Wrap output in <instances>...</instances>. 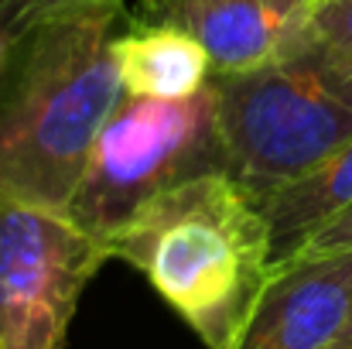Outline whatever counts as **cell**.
<instances>
[{"label": "cell", "instance_id": "cell-1", "mask_svg": "<svg viewBox=\"0 0 352 349\" xmlns=\"http://www.w3.org/2000/svg\"><path fill=\"white\" fill-rule=\"evenodd\" d=\"M120 24L123 0H96L41 21L14 45L0 93V206L69 209L123 96Z\"/></svg>", "mask_w": 352, "mask_h": 349}, {"label": "cell", "instance_id": "cell-2", "mask_svg": "<svg viewBox=\"0 0 352 349\" xmlns=\"http://www.w3.org/2000/svg\"><path fill=\"white\" fill-rule=\"evenodd\" d=\"M107 250L140 271L206 349L230 343L274 267L260 199L230 171H206L154 195Z\"/></svg>", "mask_w": 352, "mask_h": 349}, {"label": "cell", "instance_id": "cell-3", "mask_svg": "<svg viewBox=\"0 0 352 349\" xmlns=\"http://www.w3.org/2000/svg\"><path fill=\"white\" fill-rule=\"evenodd\" d=\"M212 89L226 171L256 199L352 140V55L311 38L260 69L212 76Z\"/></svg>", "mask_w": 352, "mask_h": 349}, {"label": "cell", "instance_id": "cell-4", "mask_svg": "<svg viewBox=\"0 0 352 349\" xmlns=\"http://www.w3.org/2000/svg\"><path fill=\"white\" fill-rule=\"evenodd\" d=\"M206 171H226L212 79L188 100L123 93L96 137L65 216L107 243L154 195Z\"/></svg>", "mask_w": 352, "mask_h": 349}, {"label": "cell", "instance_id": "cell-5", "mask_svg": "<svg viewBox=\"0 0 352 349\" xmlns=\"http://www.w3.org/2000/svg\"><path fill=\"white\" fill-rule=\"evenodd\" d=\"M110 260L65 213L0 206V349H65L82 291Z\"/></svg>", "mask_w": 352, "mask_h": 349}, {"label": "cell", "instance_id": "cell-6", "mask_svg": "<svg viewBox=\"0 0 352 349\" xmlns=\"http://www.w3.org/2000/svg\"><path fill=\"white\" fill-rule=\"evenodd\" d=\"M352 308V250L277 260L223 349H329Z\"/></svg>", "mask_w": 352, "mask_h": 349}, {"label": "cell", "instance_id": "cell-7", "mask_svg": "<svg viewBox=\"0 0 352 349\" xmlns=\"http://www.w3.org/2000/svg\"><path fill=\"white\" fill-rule=\"evenodd\" d=\"M318 0H140L133 21L192 34L212 76L260 69L305 41Z\"/></svg>", "mask_w": 352, "mask_h": 349}, {"label": "cell", "instance_id": "cell-8", "mask_svg": "<svg viewBox=\"0 0 352 349\" xmlns=\"http://www.w3.org/2000/svg\"><path fill=\"white\" fill-rule=\"evenodd\" d=\"M123 93L151 100H188L212 79V62L206 48L171 28V24H140L133 21L117 34L113 45Z\"/></svg>", "mask_w": 352, "mask_h": 349}, {"label": "cell", "instance_id": "cell-9", "mask_svg": "<svg viewBox=\"0 0 352 349\" xmlns=\"http://www.w3.org/2000/svg\"><path fill=\"white\" fill-rule=\"evenodd\" d=\"M352 206V140L342 144L311 175L260 199L270 226L274 264L294 257L322 226H329L342 209Z\"/></svg>", "mask_w": 352, "mask_h": 349}, {"label": "cell", "instance_id": "cell-10", "mask_svg": "<svg viewBox=\"0 0 352 349\" xmlns=\"http://www.w3.org/2000/svg\"><path fill=\"white\" fill-rule=\"evenodd\" d=\"M86 3H96V0H0V34L10 45H17L41 21L76 10V7H86Z\"/></svg>", "mask_w": 352, "mask_h": 349}, {"label": "cell", "instance_id": "cell-11", "mask_svg": "<svg viewBox=\"0 0 352 349\" xmlns=\"http://www.w3.org/2000/svg\"><path fill=\"white\" fill-rule=\"evenodd\" d=\"M305 38L352 55V0H318Z\"/></svg>", "mask_w": 352, "mask_h": 349}, {"label": "cell", "instance_id": "cell-12", "mask_svg": "<svg viewBox=\"0 0 352 349\" xmlns=\"http://www.w3.org/2000/svg\"><path fill=\"white\" fill-rule=\"evenodd\" d=\"M332 250H352V206L342 209L329 226H322L298 253H332Z\"/></svg>", "mask_w": 352, "mask_h": 349}, {"label": "cell", "instance_id": "cell-13", "mask_svg": "<svg viewBox=\"0 0 352 349\" xmlns=\"http://www.w3.org/2000/svg\"><path fill=\"white\" fill-rule=\"evenodd\" d=\"M329 349H352V308H349V315H346V322H342V329H339V336L332 339Z\"/></svg>", "mask_w": 352, "mask_h": 349}, {"label": "cell", "instance_id": "cell-14", "mask_svg": "<svg viewBox=\"0 0 352 349\" xmlns=\"http://www.w3.org/2000/svg\"><path fill=\"white\" fill-rule=\"evenodd\" d=\"M10 52H14V45H10V41L0 34V72L7 69V62H10Z\"/></svg>", "mask_w": 352, "mask_h": 349}]
</instances>
